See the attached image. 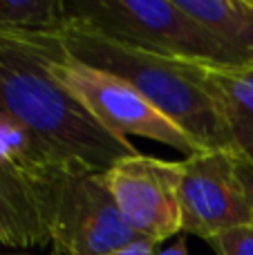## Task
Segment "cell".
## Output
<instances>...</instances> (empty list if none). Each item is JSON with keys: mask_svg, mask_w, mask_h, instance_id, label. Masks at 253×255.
<instances>
[{"mask_svg": "<svg viewBox=\"0 0 253 255\" xmlns=\"http://www.w3.org/2000/svg\"><path fill=\"white\" fill-rule=\"evenodd\" d=\"M67 13L121 43L166 58L211 67L249 65L175 0H72Z\"/></svg>", "mask_w": 253, "mask_h": 255, "instance_id": "3", "label": "cell"}, {"mask_svg": "<svg viewBox=\"0 0 253 255\" xmlns=\"http://www.w3.org/2000/svg\"><path fill=\"white\" fill-rule=\"evenodd\" d=\"M0 242L7 247H34V238L29 235L20 213L16 211L2 184H0Z\"/></svg>", "mask_w": 253, "mask_h": 255, "instance_id": "12", "label": "cell"}, {"mask_svg": "<svg viewBox=\"0 0 253 255\" xmlns=\"http://www.w3.org/2000/svg\"><path fill=\"white\" fill-rule=\"evenodd\" d=\"M0 255H27V253H2L0 251Z\"/></svg>", "mask_w": 253, "mask_h": 255, "instance_id": "17", "label": "cell"}, {"mask_svg": "<svg viewBox=\"0 0 253 255\" xmlns=\"http://www.w3.org/2000/svg\"><path fill=\"white\" fill-rule=\"evenodd\" d=\"M52 74L112 134L124 139L132 134L146 136L179 150L184 157L204 150L173 121L166 119L132 85L110 72L85 65L65 52L52 65Z\"/></svg>", "mask_w": 253, "mask_h": 255, "instance_id": "5", "label": "cell"}, {"mask_svg": "<svg viewBox=\"0 0 253 255\" xmlns=\"http://www.w3.org/2000/svg\"><path fill=\"white\" fill-rule=\"evenodd\" d=\"M65 54L58 34L0 29V115L29 128L56 154L94 172L139 150L106 130L52 74Z\"/></svg>", "mask_w": 253, "mask_h": 255, "instance_id": "1", "label": "cell"}, {"mask_svg": "<svg viewBox=\"0 0 253 255\" xmlns=\"http://www.w3.org/2000/svg\"><path fill=\"white\" fill-rule=\"evenodd\" d=\"M63 161L70 159L56 154L29 128L0 115V184L20 213L34 244L47 242L38 202Z\"/></svg>", "mask_w": 253, "mask_h": 255, "instance_id": "8", "label": "cell"}, {"mask_svg": "<svg viewBox=\"0 0 253 255\" xmlns=\"http://www.w3.org/2000/svg\"><path fill=\"white\" fill-rule=\"evenodd\" d=\"M238 175H240V181L245 186V193H247V199H249L251 215H253V161L240 152H238Z\"/></svg>", "mask_w": 253, "mask_h": 255, "instance_id": "14", "label": "cell"}, {"mask_svg": "<svg viewBox=\"0 0 253 255\" xmlns=\"http://www.w3.org/2000/svg\"><path fill=\"white\" fill-rule=\"evenodd\" d=\"M211 90L233 139L236 152L253 161V65H206Z\"/></svg>", "mask_w": 253, "mask_h": 255, "instance_id": "9", "label": "cell"}, {"mask_svg": "<svg viewBox=\"0 0 253 255\" xmlns=\"http://www.w3.org/2000/svg\"><path fill=\"white\" fill-rule=\"evenodd\" d=\"M182 233L211 240L253 222L236 150H197L182 159Z\"/></svg>", "mask_w": 253, "mask_h": 255, "instance_id": "7", "label": "cell"}, {"mask_svg": "<svg viewBox=\"0 0 253 255\" xmlns=\"http://www.w3.org/2000/svg\"><path fill=\"white\" fill-rule=\"evenodd\" d=\"M101 179L137 238L159 244L182 233V161L137 152L112 163Z\"/></svg>", "mask_w": 253, "mask_h": 255, "instance_id": "6", "label": "cell"}, {"mask_svg": "<svg viewBox=\"0 0 253 255\" xmlns=\"http://www.w3.org/2000/svg\"><path fill=\"white\" fill-rule=\"evenodd\" d=\"M38 217L56 255H110L134 242L101 172L63 161L38 202Z\"/></svg>", "mask_w": 253, "mask_h": 255, "instance_id": "4", "label": "cell"}, {"mask_svg": "<svg viewBox=\"0 0 253 255\" xmlns=\"http://www.w3.org/2000/svg\"><path fill=\"white\" fill-rule=\"evenodd\" d=\"M215 255H253V222L206 240Z\"/></svg>", "mask_w": 253, "mask_h": 255, "instance_id": "13", "label": "cell"}, {"mask_svg": "<svg viewBox=\"0 0 253 255\" xmlns=\"http://www.w3.org/2000/svg\"><path fill=\"white\" fill-rule=\"evenodd\" d=\"M70 22L63 0H0V29L58 34Z\"/></svg>", "mask_w": 253, "mask_h": 255, "instance_id": "11", "label": "cell"}, {"mask_svg": "<svg viewBox=\"0 0 253 255\" xmlns=\"http://www.w3.org/2000/svg\"><path fill=\"white\" fill-rule=\"evenodd\" d=\"M155 255H188V247H186V240L179 238L173 247L164 249V251H157Z\"/></svg>", "mask_w": 253, "mask_h": 255, "instance_id": "16", "label": "cell"}, {"mask_svg": "<svg viewBox=\"0 0 253 255\" xmlns=\"http://www.w3.org/2000/svg\"><path fill=\"white\" fill-rule=\"evenodd\" d=\"M224 47L253 65V0H175Z\"/></svg>", "mask_w": 253, "mask_h": 255, "instance_id": "10", "label": "cell"}, {"mask_svg": "<svg viewBox=\"0 0 253 255\" xmlns=\"http://www.w3.org/2000/svg\"><path fill=\"white\" fill-rule=\"evenodd\" d=\"M58 38L72 58L130 83L200 148L236 150L211 90L206 65L139 49L74 18L58 31Z\"/></svg>", "mask_w": 253, "mask_h": 255, "instance_id": "2", "label": "cell"}, {"mask_svg": "<svg viewBox=\"0 0 253 255\" xmlns=\"http://www.w3.org/2000/svg\"><path fill=\"white\" fill-rule=\"evenodd\" d=\"M155 247H157V244L148 242V240L137 238L134 242L126 244V247H121L119 251H115V253H110V255H155L157 253Z\"/></svg>", "mask_w": 253, "mask_h": 255, "instance_id": "15", "label": "cell"}]
</instances>
